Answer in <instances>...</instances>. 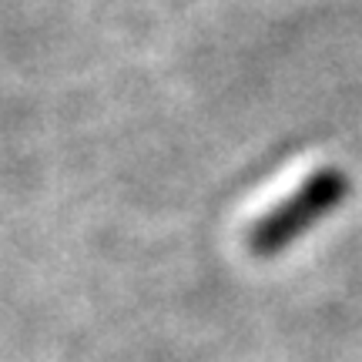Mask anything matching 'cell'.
Returning <instances> with one entry per match:
<instances>
[{"label":"cell","instance_id":"1","mask_svg":"<svg viewBox=\"0 0 362 362\" xmlns=\"http://www.w3.org/2000/svg\"><path fill=\"white\" fill-rule=\"evenodd\" d=\"M352 181L342 168H319L298 185L296 192L282 198L279 205L265 211L252 228H248L245 245L259 259H275L288 245H296L305 232H312L322 218L342 208L349 198Z\"/></svg>","mask_w":362,"mask_h":362}]
</instances>
